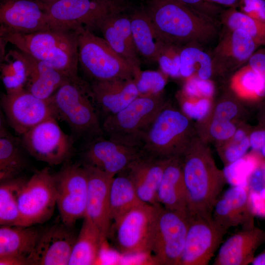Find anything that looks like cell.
<instances>
[{
	"label": "cell",
	"mask_w": 265,
	"mask_h": 265,
	"mask_svg": "<svg viewBox=\"0 0 265 265\" xmlns=\"http://www.w3.org/2000/svg\"><path fill=\"white\" fill-rule=\"evenodd\" d=\"M167 104L161 93L138 96L122 110L108 115L103 131L113 141L141 149L152 123Z\"/></svg>",
	"instance_id": "cell-5"
},
{
	"label": "cell",
	"mask_w": 265,
	"mask_h": 265,
	"mask_svg": "<svg viewBox=\"0 0 265 265\" xmlns=\"http://www.w3.org/2000/svg\"><path fill=\"white\" fill-rule=\"evenodd\" d=\"M45 6L51 28L75 30L83 27L91 30L106 17L123 12L129 5L125 0H60Z\"/></svg>",
	"instance_id": "cell-8"
},
{
	"label": "cell",
	"mask_w": 265,
	"mask_h": 265,
	"mask_svg": "<svg viewBox=\"0 0 265 265\" xmlns=\"http://www.w3.org/2000/svg\"><path fill=\"white\" fill-rule=\"evenodd\" d=\"M74 31L78 40L79 64L92 81L115 79L134 80L133 69L104 38L83 27Z\"/></svg>",
	"instance_id": "cell-7"
},
{
	"label": "cell",
	"mask_w": 265,
	"mask_h": 265,
	"mask_svg": "<svg viewBox=\"0 0 265 265\" xmlns=\"http://www.w3.org/2000/svg\"><path fill=\"white\" fill-rule=\"evenodd\" d=\"M0 35L51 29L45 3L38 0H6L0 7Z\"/></svg>",
	"instance_id": "cell-16"
},
{
	"label": "cell",
	"mask_w": 265,
	"mask_h": 265,
	"mask_svg": "<svg viewBox=\"0 0 265 265\" xmlns=\"http://www.w3.org/2000/svg\"><path fill=\"white\" fill-rule=\"evenodd\" d=\"M169 159L156 158L144 154L132 161L123 171L132 181L142 202L153 205L159 204L158 191Z\"/></svg>",
	"instance_id": "cell-24"
},
{
	"label": "cell",
	"mask_w": 265,
	"mask_h": 265,
	"mask_svg": "<svg viewBox=\"0 0 265 265\" xmlns=\"http://www.w3.org/2000/svg\"><path fill=\"white\" fill-rule=\"evenodd\" d=\"M7 55L24 63L27 72L25 89L39 98L50 99L62 83L70 79L48 63L19 50H10Z\"/></svg>",
	"instance_id": "cell-23"
},
{
	"label": "cell",
	"mask_w": 265,
	"mask_h": 265,
	"mask_svg": "<svg viewBox=\"0 0 265 265\" xmlns=\"http://www.w3.org/2000/svg\"><path fill=\"white\" fill-rule=\"evenodd\" d=\"M180 46L168 44L161 52L157 62L161 72L173 78L181 77Z\"/></svg>",
	"instance_id": "cell-41"
},
{
	"label": "cell",
	"mask_w": 265,
	"mask_h": 265,
	"mask_svg": "<svg viewBox=\"0 0 265 265\" xmlns=\"http://www.w3.org/2000/svg\"><path fill=\"white\" fill-rule=\"evenodd\" d=\"M238 128L233 121L212 119L209 132L211 137L221 143L230 139Z\"/></svg>",
	"instance_id": "cell-43"
},
{
	"label": "cell",
	"mask_w": 265,
	"mask_h": 265,
	"mask_svg": "<svg viewBox=\"0 0 265 265\" xmlns=\"http://www.w3.org/2000/svg\"><path fill=\"white\" fill-rule=\"evenodd\" d=\"M184 248L178 265H208L228 231L212 216H189Z\"/></svg>",
	"instance_id": "cell-14"
},
{
	"label": "cell",
	"mask_w": 265,
	"mask_h": 265,
	"mask_svg": "<svg viewBox=\"0 0 265 265\" xmlns=\"http://www.w3.org/2000/svg\"><path fill=\"white\" fill-rule=\"evenodd\" d=\"M0 129V180L14 178L26 167V160L19 140L14 137L3 125Z\"/></svg>",
	"instance_id": "cell-31"
},
{
	"label": "cell",
	"mask_w": 265,
	"mask_h": 265,
	"mask_svg": "<svg viewBox=\"0 0 265 265\" xmlns=\"http://www.w3.org/2000/svg\"><path fill=\"white\" fill-rule=\"evenodd\" d=\"M1 64V78L6 92L25 88L27 72L24 63L20 59L6 55Z\"/></svg>",
	"instance_id": "cell-39"
},
{
	"label": "cell",
	"mask_w": 265,
	"mask_h": 265,
	"mask_svg": "<svg viewBox=\"0 0 265 265\" xmlns=\"http://www.w3.org/2000/svg\"><path fill=\"white\" fill-rule=\"evenodd\" d=\"M249 203L254 216L265 217V200L258 192L249 190Z\"/></svg>",
	"instance_id": "cell-49"
},
{
	"label": "cell",
	"mask_w": 265,
	"mask_h": 265,
	"mask_svg": "<svg viewBox=\"0 0 265 265\" xmlns=\"http://www.w3.org/2000/svg\"><path fill=\"white\" fill-rule=\"evenodd\" d=\"M56 205L54 175L45 168L26 181L18 196L22 226L43 223L50 218Z\"/></svg>",
	"instance_id": "cell-11"
},
{
	"label": "cell",
	"mask_w": 265,
	"mask_h": 265,
	"mask_svg": "<svg viewBox=\"0 0 265 265\" xmlns=\"http://www.w3.org/2000/svg\"><path fill=\"white\" fill-rule=\"evenodd\" d=\"M254 215L249 203V189L246 186H233L219 196L212 213L214 222L228 231L233 227L242 228L255 226Z\"/></svg>",
	"instance_id": "cell-20"
},
{
	"label": "cell",
	"mask_w": 265,
	"mask_h": 265,
	"mask_svg": "<svg viewBox=\"0 0 265 265\" xmlns=\"http://www.w3.org/2000/svg\"><path fill=\"white\" fill-rule=\"evenodd\" d=\"M83 166L88 179V194L85 216L100 230L103 239L108 237L111 225L109 216V192L114 177L88 164Z\"/></svg>",
	"instance_id": "cell-19"
},
{
	"label": "cell",
	"mask_w": 265,
	"mask_h": 265,
	"mask_svg": "<svg viewBox=\"0 0 265 265\" xmlns=\"http://www.w3.org/2000/svg\"><path fill=\"white\" fill-rule=\"evenodd\" d=\"M261 126L265 127V106L263 107L260 117Z\"/></svg>",
	"instance_id": "cell-54"
},
{
	"label": "cell",
	"mask_w": 265,
	"mask_h": 265,
	"mask_svg": "<svg viewBox=\"0 0 265 265\" xmlns=\"http://www.w3.org/2000/svg\"><path fill=\"white\" fill-rule=\"evenodd\" d=\"M188 225L187 214L167 209L159 204L150 252L156 263L178 265L185 244Z\"/></svg>",
	"instance_id": "cell-10"
},
{
	"label": "cell",
	"mask_w": 265,
	"mask_h": 265,
	"mask_svg": "<svg viewBox=\"0 0 265 265\" xmlns=\"http://www.w3.org/2000/svg\"><path fill=\"white\" fill-rule=\"evenodd\" d=\"M180 70L181 77L186 79L196 76L202 80H210L213 72L212 61L197 45H187L181 50Z\"/></svg>",
	"instance_id": "cell-33"
},
{
	"label": "cell",
	"mask_w": 265,
	"mask_h": 265,
	"mask_svg": "<svg viewBox=\"0 0 265 265\" xmlns=\"http://www.w3.org/2000/svg\"><path fill=\"white\" fill-rule=\"evenodd\" d=\"M26 181L13 178L0 182V225H21L18 207L20 191Z\"/></svg>",
	"instance_id": "cell-34"
},
{
	"label": "cell",
	"mask_w": 265,
	"mask_h": 265,
	"mask_svg": "<svg viewBox=\"0 0 265 265\" xmlns=\"http://www.w3.org/2000/svg\"><path fill=\"white\" fill-rule=\"evenodd\" d=\"M0 103L9 125L21 135L49 118H58L50 99L39 98L25 88L6 92Z\"/></svg>",
	"instance_id": "cell-15"
},
{
	"label": "cell",
	"mask_w": 265,
	"mask_h": 265,
	"mask_svg": "<svg viewBox=\"0 0 265 265\" xmlns=\"http://www.w3.org/2000/svg\"><path fill=\"white\" fill-rule=\"evenodd\" d=\"M157 202L167 209L187 214L181 157L171 158L167 162L158 191Z\"/></svg>",
	"instance_id": "cell-26"
},
{
	"label": "cell",
	"mask_w": 265,
	"mask_h": 265,
	"mask_svg": "<svg viewBox=\"0 0 265 265\" xmlns=\"http://www.w3.org/2000/svg\"><path fill=\"white\" fill-rule=\"evenodd\" d=\"M178 0L194 10H196L202 13L208 15L205 12L206 10L205 9V7L203 6V2L205 3L210 2L208 1L207 0ZM203 4L205 5V4L204 3Z\"/></svg>",
	"instance_id": "cell-50"
},
{
	"label": "cell",
	"mask_w": 265,
	"mask_h": 265,
	"mask_svg": "<svg viewBox=\"0 0 265 265\" xmlns=\"http://www.w3.org/2000/svg\"><path fill=\"white\" fill-rule=\"evenodd\" d=\"M56 206L63 223L70 227L84 218L87 194L88 179L82 165L68 164L54 175Z\"/></svg>",
	"instance_id": "cell-13"
},
{
	"label": "cell",
	"mask_w": 265,
	"mask_h": 265,
	"mask_svg": "<svg viewBox=\"0 0 265 265\" xmlns=\"http://www.w3.org/2000/svg\"><path fill=\"white\" fill-rule=\"evenodd\" d=\"M231 87L236 95L242 99L257 101L263 98V79L248 64L233 75Z\"/></svg>",
	"instance_id": "cell-35"
},
{
	"label": "cell",
	"mask_w": 265,
	"mask_h": 265,
	"mask_svg": "<svg viewBox=\"0 0 265 265\" xmlns=\"http://www.w3.org/2000/svg\"><path fill=\"white\" fill-rule=\"evenodd\" d=\"M130 16L137 53L148 60L157 61L161 52L169 43L157 30L147 10H137Z\"/></svg>",
	"instance_id": "cell-27"
},
{
	"label": "cell",
	"mask_w": 265,
	"mask_h": 265,
	"mask_svg": "<svg viewBox=\"0 0 265 265\" xmlns=\"http://www.w3.org/2000/svg\"><path fill=\"white\" fill-rule=\"evenodd\" d=\"M105 241L99 229L86 218L73 246L68 265L95 264Z\"/></svg>",
	"instance_id": "cell-29"
},
{
	"label": "cell",
	"mask_w": 265,
	"mask_h": 265,
	"mask_svg": "<svg viewBox=\"0 0 265 265\" xmlns=\"http://www.w3.org/2000/svg\"><path fill=\"white\" fill-rule=\"evenodd\" d=\"M5 42L46 62L70 79H78V46L74 30L49 29L30 33H7Z\"/></svg>",
	"instance_id": "cell-3"
},
{
	"label": "cell",
	"mask_w": 265,
	"mask_h": 265,
	"mask_svg": "<svg viewBox=\"0 0 265 265\" xmlns=\"http://www.w3.org/2000/svg\"><path fill=\"white\" fill-rule=\"evenodd\" d=\"M239 106L231 100H225L219 102L213 110L212 119L233 121L239 113Z\"/></svg>",
	"instance_id": "cell-44"
},
{
	"label": "cell",
	"mask_w": 265,
	"mask_h": 265,
	"mask_svg": "<svg viewBox=\"0 0 265 265\" xmlns=\"http://www.w3.org/2000/svg\"><path fill=\"white\" fill-rule=\"evenodd\" d=\"M194 91L199 98L212 99L214 92V86L210 80H202L197 77L192 76Z\"/></svg>",
	"instance_id": "cell-47"
},
{
	"label": "cell",
	"mask_w": 265,
	"mask_h": 265,
	"mask_svg": "<svg viewBox=\"0 0 265 265\" xmlns=\"http://www.w3.org/2000/svg\"><path fill=\"white\" fill-rule=\"evenodd\" d=\"M264 159L256 152L252 151L236 161L225 166L223 170L227 182H236V185L247 186L251 173L264 161Z\"/></svg>",
	"instance_id": "cell-38"
},
{
	"label": "cell",
	"mask_w": 265,
	"mask_h": 265,
	"mask_svg": "<svg viewBox=\"0 0 265 265\" xmlns=\"http://www.w3.org/2000/svg\"><path fill=\"white\" fill-rule=\"evenodd\" d=\"M0 265H29L25 259L16 257L7 256L0 257Z\"/></svg>",
	"instance_id": "cell-51"
},
{
	"label": "cell",
	"mask_w": 265,
	"mask_h": 265,
	"mask_svg": "<svg viewBox=\"0 0 265 265\" xmlns=\"http://www.w3.org/2000/svg\"><path fill=\"white\" fill-rule=\"evenodd\" d=\"M57 118L76 134L93 138L103 135L90 86L80 78L68 79L50 98Z\"/></svg>",
	"instance_id": "cell-4"
},
{
	"label": "cell",
	"mask_w": 265,
	"mask_h": 265,
	"mask_svg": "<svg viewBox=\"0 0 265 265\" xmlns=\"http://www.w3.org/2000/svg\"><path fill=\"white\" fill-rule=\"evenodd\" d=\"M39 0L41 2H43L45 3H47V4H48V3H53V2H54L55 1H59L60 0Z\"/></svg>",
	"instance_id": "cell-56"
},
{
	"label": "cell",
	"mask_w": 265,
	"mask_h": 265,
	"mask_svg": "<svg viewBox=\"0 0 265 265\" xmlns=\"http://www.w3.org/2000/svg\"><path fill=\"white\" fill-rule=\"evenodd\" d=\"M96 29L100 30L110 47L133 69L135 78L141 70L133 40L130 16L123 12L111 15L99 22Z\"/></svg>",
	"instance_id": "cell-21"
},
{
	"label": "cell",
	"mask_w": 265,
	"mask_h": 265,
	"mask_svg": "<svg viewBox=\"0 0 265 265\" xmlns=\"http://www.w3.org/2000/svg\"><path fill=\"white\" fill-rule=\"evenodd\" d=\"M249 141L252 151L265 159V127L261 126L250 131Z\"/></svg>",
	"instance_id": "cell-46"
},
{
	"label": "cell",
	"mask_w": 265,
	"mask_h": 265,
	"mask_svg": "<svg viewBox=\"0 0 265 265\" xmlns=\"http://www.w3.org/2000/svg\"><path fill=\"white\" fill-rule=\"evenodd\" d=\"M40 232L33 226L0 225V257H16L28 262Z\"/></svg>",
	"instance_id": "cell-28"
},
{
	"label": "cell",
	"mask_w": 265,
	"mask_h": 265,
	"mask_svg": "<svg viewBox=\"0 0 265 265\" xmlns=\"http://www.w3.org/2000/svg\"><path fill=\"white\" fill-rule=\"evenodd\" d=\"M237 7L247 15L265 23V0H239Z\"/></svg>",
	"instance_id": "cell-45"
},
{
	"label": "cell",
	"mask_w": 265,
	"mask_h": 265,
	"mask_svg": "<svg viewBox=\"0 0 265 265\" xmlns=\"http://www.w3.org/2000/svg\"><path fill=\"white\" fill-rule=\"evenodd\" d=\"M258 45L247 33L241 29L229 30L216 49L220 57L235 63L248 61Z\"/></svg>",
	"instance_id": "cell-32"
},
{
	"label": "cell",
	"mask_w": 265,
	"mask_h": 265,
	"mask_svg": "<svg viewBox=\"0 0 265 265\" xmlns=\"http://www.w3.org/2000/svg\"><path fill=\"white\" fill-rule=\"evenodd\" d=\"M251 264L252 265H265V247L260 253L255 256Z\"/></svg>",
	"instance_id": "cell-53"
},
{
	"label": "cell",
	"mask_w": 265,
	"mask_h": 265,
	"mask_svg": "<svg viewBox=\"0 0 265 265\" xmlns=\"http://www.w3.org/2000/svg\"><path fill=\"white\" fill-rule=\"evenodd\" d=\"M211 98L186 99L182 98V112L190 119L199 122L207 118L212 109Z\"/></svg>",
	"instance_id": "cell-42"
},
{
	"label": "cell",
	"mask_w": 265,
	"mask_h": 265,
	"mask_svg": "<svg viewBox=\"0 0 265 265\" xmlns=\"http://www.w3.org/2000/svg\"><path fill=\"white\" fill-rule=\"evenodd\" d=\"M22 146L33 158L50 165H57L73 154V140L60 128L54 117L49 118L22 135Z\"/></svg>",
	"instance_id": "cell-12"
},
{
	"label": "cell",
	"mask_w": 265,
	"mask_h": 265,
	"mask_svg": "<svg viewBox=\"0 0 265 265\" xmlns=\"http://www.w3.org/2000/svg\"><path fill=\"white\" fill-rule=\"evenodd\" d=\"M187 214L212 216L214 206L227 183L212 152L195 136L181 157Z\"/></svg>",
	"instance_id": "cell-1"
},
{
	"label": "cell",
	"mask_w": 265,
	"mask_h": 265,
	"mask_svg": "<svg viewBox=\"0 0 265 265\" xmlns=\"http://www.w3.org/2000/svg\"><path fill=\"white\" fill-rule=\"evenodd\" d=\"M144 154L140 148L105 139L101 135L92 138L84 151L83 157L85 163L115 177Z\"/></svg>",
	"instance_id": "cell-17"
},
{
	"label": "cell",
	"mask_w": 265,
	"mask_h": 265,
	"mask_svg": "<svg viewBox=\"0 0 265 265\" xmlns=\"http://www.w3.org/2000/svg\"><path fill=\"white\" fill-rule=\"evenodd\" d=\"M159 206L142 203L113 222L108 236L111 235L115 246L120 253L150 254Z\"/></svg>",
	"instance_id": "cell-9"
},
{
	"label": "cell",
	"mask_w": 265,
	"mask_h": 265,
	"mask_svg": "<svg viewBox=\"0 0 265 265\" xmlns=\"http://www.w3.org/2000/svg\"><path fill=\"white\" fill-rule=\"evenodd\" d=\"M248 61V64L260 74L263 79L264 82L263 98H264L265 97V53H254Z\"/></svg>",
	"instance_id": "cell-48"
},
{
	"label": "cell",
	"mask_w": 265,
	"mask_h": 265,
	"mask_svg": "<svg viewBox=\"0 0 265 265\" xmlns=\"http://www.w3.org/2000/svg\"><path fill=\"white\" fill-rule=\"evenodd\" d=\"M265 243V230L255 226L242 228L223 241L213 265L251 264L258 248Z\"/></svg>",
	"instance_id": "cell-22"
},
{
	"label": "cell",
	"mask_w": 265,
	"mask_h": 265,
	"mask_svg": "<svg viewBox=\"0 0 265 265\" xmlns=\"http://www.w3.org/2000/svg\"><path fill=\"white\" fill-rule=\"evenodd\" d=\"M90 86L95 104L108 115L122 110L139 96L134 79L95 80Z\"/></svg>",
	"instance_id": "cell-25"
},
{
	"label": "cell",
	"mask_w": 265,
	"mask_h": 265,
	"mask_svg": "<svg viewBox=\"0 0 265 265\" xmlns=\"http://www.w3.org/2000/svg\"><path fill=\"white\" fill-rule=\"evenodd\" d=\"M142 203L132 181L124 172L113 177L109 192V216L111 221H116Z\"/></svg>",
	"instance_id": "cell-30"
},
{
	"label": "cell",
	"mask_w": 265,
	"mask_h": 265,
	"mask_svg": "<svg viewBox=\"0 0 265 265\" xmlns=\"http://www.w3.org/2000/svg\"><path fill=\"white\" fill-rule=\"evenodd\" d=\"M72 228L63 223L40 230L34 250L28 258L29 265H68L78 236Z\"/></svg>",
	"instance_id": "cell-18"
},
{
	"label": "cell",
	"mask_w": 265,
	"mask_h": 265,
	"mask_svg": "<svg viewBox=\"0 0 265 265\" xmlns=\"http://www.w3.org/2000/svg\"><path fill=\"white\" fill-rule=\"evenodd\" d=\"M208 1L217 4L230 7L237 8L239 0H207Z\"/></svg>",
	"instance_id": "cell-52"
},
{
	"label": "cell",
	"mask_w": 265,
	"mask_h": 265,
	"mask_svg": "<svg viewBox=\"0 0 265 265\" xmlns=\"http://www.w3.org/2000/svg\"><path fill=\"white\" fill-rule=\"evenodd\" d=\"M264 170H265V161L264 162Z\"/></svg>",
	"instance_id": "cell-57"
},
{
	"label": "cell",
	"mask_w": 265,
	"mask_h": 265,
	"mask_svg": "<svg viewBox=\"0 0 265 265\" xmlns=\"http://www.w3.org/2000/svg\"><path fill=\"white\" fill-rule=\"evenodd\" d=\"M166 76L161 72L141 71L134 79L139 96H152L161 93L166 84Z\"/></svg>",
	"instance_id": "cell-40"
},
{
	"label": "cell",
	"mask_w": 265,
	"mask_h": 265,
	"mask_svg": "<svg viewBox=\"0 0 265 265\" xmlns=\"http://www.w3.org/2000/svg\"><path fill=\"white\" fill-rule=\"evenodd\" d=\"M190 120L167 104L152 123L141 149L158 159L181 157L195 136Z\"/></svg>",
	"instance_id": "cell-6"
},
{
	"label": "cell",
	"mask_w": 265,
	"mask_h": 265,
	"mask_svg": "<svg viewBox=\"0 0 265 265\" xmlns=\"http://www.w3.org/2000/svg\"><path fill=\"white\" fill-rule=\"evenodd\" d=\"M259 195L265 200V187L262 188L258 192Z\"/></svg>",
	"instance_id": "cell-55"
},
{
	"label": "cell",
	"mask_w": 265,
	"mask_h": 265,
	"mask_svg": "<svg viewBox=\"0 0 265 265\" xmlns=\"http://www.w3.org/2000/svg\"><path fill=\"white\" fill-rule=\"evenodd\" d=\"M222 20L228 29H241L249 34L259 45L265 44V23L256 20L230 7L222 15Z\"/></svg>",
	"instance_id": "cell-36"
},
{
	"label": "cell",
	"mask_w": 265,
	"mask_h": 265,
	"mask_svg": "<svg viewBox=\"0 0 265 265\" xmlns=\"http://www.w3.org/2000/svg\"><path fill=\"white\" fill-rule=\"evenodd\" d=\"M147 12L162 39L167 43L203 44L216 33L211 18L178 0H152Z\"/></svg>",
	"instance_id": "cell-2"
},
{
	"label": "cell",
	"mask_w": 265,
	"mask_h": 265,
	"mask_svg": "<svg viewBox=\"0 0 265 265\" xmlns=\"http://www.w3.org/2000/svg\"><path fill=\"white\" fill-rule=\"evenodd\" d=\"M250 131L244 128H238L234 135L218 145V154L225 166L243 157L250 148Z\"/></svg>",
	"instance_id": "cell-37"
}]
</instances>
